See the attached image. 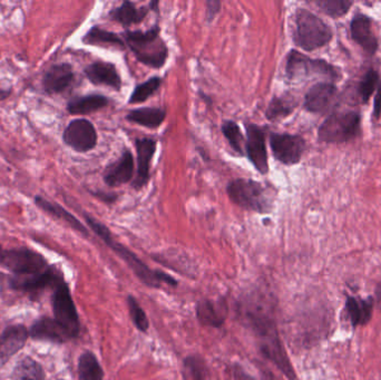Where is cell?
<instances>
[{
	"mask_svg": "<svg viewBox=\"0 0 381 380\" xmlns=\"http://www.w3.org/2000/svg\"><path fill=\"white\" fill-rule=\"evenodd\" d=\"M196 316L202 325L217 328L225 321L224 306H221L220 302L204 299L196 306Z\"/></svg>",
	"mask_w": 381,
	"mask_h": 380,
	"instance_id": "d4e9b609",
	"label": "cell"
},
{
	"mask_svg": "<svg viewBox=\"0 0 381 380\" xmlns=\"http://www.w3.org/2000/svg\"><path fill=\"white\" fill-rule=\"evenodd\" d=\"M338 86L330 82H319L307 92L303 108L309 113L324 114L337 99Z\"/></svg>",
	"mask_w": 381,
	"mask_h": 380,
	"instance_id": "5bb4252c",
	"label": "cell"
},
{
	"mask_svg": "<svg viewBox=\"0 0 381 380\" xmlns=\"http://www.w3.org/2000/svg\"><path fill=\"white\" fill-rule=\"evenodd\" d=\"M82 42L92 46H104V48H115L117 50H124L125 43L122 41L121 37L116 34L105 31L99 26H94L86 33L82 38Z\"/></svg>",
	"mask_w": 381,
	"mask_h": 380,
	"instance_id": "83f0119b",
	"label": "cell"
},
{
	"mask_svg": "<svg viewBox=\"0 0 381 380\" xmlns=\"http://www.w3.org/2000/svg\"><path fill=\"white\" fill-rule=\"evenodd\" d=\"M157 141L148 138H138L135 142L138 152V172L132 183L135 190H142L150 181L152 160L157 151Z\"/></svg>",
	"mask_w": 381,
	"mask_h": 380,
	"instance_id": "9a60e30c",
	"label": "cell"
},
{
	"mask_svg": "<svg viewBox=\"0 0 381 380\" xmlns=\"http://www.w3.org/2000/svg\"><path fill=\"white\" fill-rule=\"evenodd\" d=\"M184 366L189 372L192 380H206L208 378V368L204 363L198 356H189L184 360Z\"/></svg>",
	"mask_w": 381,
	"mask_h": 380,
	"instance_id": "8d00e7d4",
	"label": "cell"
},
{
	"mask_svg": "<svg viewBox=\"0 0 381 380\" xmlns=\"http://www.w3.org/2000/svg\"><path fill=\"white\" fill-rule=\"evenodd\" d=\"M161 84H162V78H152L146 80L145 83L136 86L129 97V104L145 102L159 89Z\"/></svg>",
	"mask_w": 381,
	"mask_h": 380,
	"instance_id": "e575fe53",
	"label": "cell"
},
{
	"mask_svg": "<svg viewBox=\"0 0 381 380\" xmlns=\"http://www.w3.org/2000/svg\"><path fill=\"white\" fill-rule=\"evenodd\" d=\"M63 284L61 278L52 268H48L43 272L33 275V276H22L13 279V286L16 289L26 290V291H38L45 289L47 286H58Z\"/></svg>",
	"mask_w": 381,
	"mask_h": 380,
	"instance_id": "ffe728a7",
	"label": "cell"
},
{
	"mask_svg": "<svg viewBox=\"0 0 381 380\" xmlns=\"http://www.w3.org/2000/svg\"><path fill=\"white\" fill-rule=\"evenodd\" d=\"M86 78L95 85H105L121 91L122 78L115 65L108 61H95L85 68Z\"/></svg>",
	"mask_w": 381,
	"mask_h": 380,
	"instance_id": "ac0fdd59",
	"label": "cell"
},
{
	"mask_svg": "<svg viewBox=\"0 0 381 380\" xmlns=\"http://www.w3.org/2000/svg\"><path fill=\"white\" fill-rule=\"evenodd\" d=\"M285 75L292 82L319 78L336 84L343 78V72L339 67L326 59L311 58L296 50H290L287 56Z\"/></svg>",
	"mask_w": 381,
	"mask_h": 380,
	"instance_id": "5b68a950",
	"label": "cell"
},
{
	"mask_svg": "<svg viewBox=\"0 0 381 380\" xmlns=\"http://www.w3.org/2000/svg\"><path fill=\"white\" fill-rule=\"evenodd\" d=\"M150 7L144 6V7L138 8V6L132 1H124L120 7H116L110 11V18L120 22L124 27H129V26L142 22L148 14Z\"/></svg>",
	"mask_w": 381,
	"mask_h": 380,
	"instance_id": "7402d4cb",
	"label": "cell"
},
{
	"mask_svg": "<svg viewBox=\"0 0 381 380\" xmlns=\"http://www.w3.org/2000/svg\"><path fill=\"white\" fill-rule=\"evenodd\" d=\"M97 198H101L103 201L107 202V203H112L115 200L116 196H112V194H104V193H94Z\"/></svg>",
	"mask_w": 381,
	"mask_h": 380,
	"instance_id": "b9f144b4",
	"label": "cell"
},
{
	"mask_svg": "<svg viewBox=\"0 0 381 380\" xmlns=\"http://www.w3.org/2000/svg\"><path fill=\"white\" fill-rule=\"evenodd\" d=\"M123 37L140 63L152 68L164 66L168 50L162 37L159 36V26H154L146 31H125Z\"/></svg>",
	"mask_w": 381,
	"mask_h": 380,
	"instance_id": "277c9868",
	"label": "cell"
},
{
	"mask_svg": "<svg viewBox=\"0 0 381 380\" xmlns=\"http://www.w3.org/2000/svg\"><path fill=\"white\" fill-rule=\"evenodd\" d=\"M11 93H13V89L11 87H7V86L1 85L0 83V101H3V99L8 98L10 96Z\"/></svg>",
	"mask_w": 381,
	"mask_h": 380,
	"instance_id": "60d3db41",
	"label": "cell"
},
{
	"mask_svg": "<svg viewBox=\"0 0 381 380\" xmlns=\"http://www.w3.org/2000/svg\"><path fill=\"white\" fill-rule=\"evenodd\" d=\"M28 332L22 326H13L0 336V366L22 349L27 340Z\"/></svg>",
	"mask_w": 381,
	"mask_h": 380,
	"instance_id": "d6986e66",
	"label": "cell"
},
{
	"mask_svg": "<svg viewBox=\"0 0 381 380\" xmlns=\"http://www.w3.org/2000/svg\"><path fill=\"white\" fill-rule=\"evenodd\" d=\"M234 376H236V380H257L255 378L247 375V372H243L242 370H239V368H236V370H234Z\"/></svg>",
	"mask_w": 381,
	"mask_h": 380,
	"instance_id": "ab89813d",
	"label": "cell"
},
{
	"mask_svg": "<svg viewBox=\"0 0 381 380\" xmlns=\"http://www.w3.org/2000/svg\"><path fill=\"white\" fill-rule=\"evenodd\" d=\"M85 217L86 222L88 226H91V229L93 230L101 239L106 243L110 249H112L115 254L124 261L127 262L135 275L140 278L141 282L143 284H145L146 286H151V288H159L161 284H168L170 286H176L175 279L168 276L166 273L161 272V271L151 270L148 265L138 259V256L133 254L132 251L127 249V247H124L121 243H118L117 241L114 240L112 237L110 230L107 229L104 224H101L96 219L93 218L91 215L84 214Z\"/></svg>",
	"mask_w": 381,
	"mask_h": 380,
	"instance_id": "7a4b0ae2",
	"label": "cell"
},
{
	"mask_svg": "<svg viewBox=\"0 0 381 380\" xmlns=\"http://www.w3.org/2000/svg\"><path fill=\"white\" fill-rule=\"evenodd\" d=\"M298 106L296 98L291 95H282V96L272 98L269 106L266 108V119L269 121H278V119H285L294 113Z\"/></svg>",
	"mask_w": 381,
	"mask_h": 380,
	"instance_id": "f1b7e54d",
	"label": "cell"
},
{
	"mask_svg": "<svg viewBox=\"0 0 381 380\" xmlns=\"http://www.w3.org/2000/svg\"><path fill=\"white\" fill-rule=\"evenodd\" d=\"M247 317L255 336L258 337L261 353L271 360L285 374V377L290 380L296 379V372L280 340L275 321L261 309H249Z\"/></svg>",
	"mask_w": 381,
	"mask_h": 380,
	"instance_id": "6da1fadb",
	"label": "cell"
},
{
	"mask_svg": "<svg viewBox=\"0 0 381 380\" xmlns=\"http://www.w3.org/2000/svg\"><path fill=\"white\" fill-rule=\"evenodd\" d=\"M3 249H1V247H0V263H1V261H3Z\"/></svg>",
	"mask_w": 381,
	"mask_h": 380,
	"instance_id": "ee69618b",
	"label": "cell"
},
{
	"mask_svg": "<svg viewBox=\"0 0 381 380\" xmlns=\"http://www.w3.org/2000/svg\"><path fill=\"white\" fill-rule=\"evenodd\" d=\"M1 265L20 276H33L46 270V261L29 249H14L3 254Z\"/></svg>",
	"mask_w": 381,
	"mask_h": 380,
	"instance_id": "30bf717a",
	"label": "cell"
},
{
	"mask_svg": "<svg viewBox=\"0 0 381 380\" xmlns=\"http://www.w3.org/2000/svg\"><path fill=\"white\" fill-rule=\"evenodd\" d=\"M333 39V31L322 18L305 8L294 14V42L305 52L326 48Z\"/></svg>",
	"mask_w": 381,
	"mask_h": 380,
	"instance_id": "3957f363",
	"label": "cell"
},
{
	"mask_svg": "<svg viewBox=\"0 0 381 380\" xmlns=\"http://www.w3.org/2000/svg\"><path fill=\"white\" fill-rule=\"evenodd\" d=\"M380 80V74L377 69L373 67L367 69V72L357 86V95L361 104H367L371 101V96L378 87Z\"/></svg>",
	"mask_w": 381,
	"mask_h": 380,
	"instance_id": "4dcf8cb0",
	"label": "cell"
},
{
	"mask_svg": "<svg viewBox=\"0 0 381 380\" xmlns=\"http://www.w3.org/2000/svg\"><path fill=\"white\" fill-rule=\"evenodd\" d=\"M134 175V157L132 152L125 151L115 163L106 168L104 182L110 188H117L132 181Z\"/></svg>",
	"mask_w": 381,
	"mask_h": 380,
	"instance_id": "e0dca14e",
	"label": "cell"
},
{
	"mask_svg": "<svg viewBox=\"0 0 381 380\" xmlns=\"http://www.w3.org/2000/svg\"><path fill=\"white\" fill-rule=\"evenodd\" d=\"M373 300H376L377 306L381 310V282L377 284L376 291H375V299Z\"/></svg>",
	"mask_w": 381,
	"mask_h": 380,
	"instance_id": "7bdbcfd3",
	"label": "cell"
},
{
	"mask_svg": "<svg viewBox=\"0 0 381 380\" xmlns=\"http://www.w3.org/2000/svg\"><path fill=\"white\" fill-rule=\"evenodd\" d=\"M127 305H129V316L132 318L135 327L142 332H146L148 330V327H150V323H148L146 314L143 310L142 307L140 306V303L133 295H129L127 297Z\"/></svg>",
	"mask_w": 381,
	"mask_h": 380,
	"instance_id": "d590c367",
	"label": "cell"
},
{
	"mask_svg": "<svg viewBox=\"0 0 381 380\" xmlns=\"http://www.w3.org/2000/svg\"><path fill=\"white\" fill-rule=\"evenodd\" d=\"M350 36L369 56L376 55L379 50V39L373 31V20L371 16L356 13L350 22Z\"/></svg>",
	"mask_w": 381,
	"mask_h": 380,
	"instance_id": "4fadbf2b",
	"label": "cell"
},
{
	"mask_svg": "<svg viewBox=\"0 0 381 380\" xmlns=\"http://www.w3.org/2000/svg\"><path fill=\"white\" fill-rule=\"evenodd\" d=\"M74 80V71L69 64H56L52 65L45 74L43 87L47 94H61L71 87Z\"/></svg>",
	"mask_w": 381,
	"mask_h": 380,
	"instance_id": "2e32d148",
	"label": "cell"
},
{
	"mask_svg": "<svg viewBox=\"0 0 381 380\" xmlns=\"http://www.w3.org/2000/svg\"><path fill=\"white\" fill-rule=\"evenodd\" d=\"M110 99L103 95H86L75 97L67 104V110L73 115H87L106 108Z\"/></svg>",
	"mask_w": 381,
	"mask_h": 380,
	"instance_id": "cb8c5ba5",
	"label": "cell"
},
{
	"mask_svg": "<svg viewBox=\"0 0 381 380\" xmlns=\"http://www.w3.org/2000/svg\"><path fill=\"white\" fill-rule=\"evenodd\" d=\"M206 6H208L206 18H208V22H212L215 16L219 14L220 9H221V3L220 1H208Z\"/></svg>",
	"mask_w": 381,
	"mask_h": 380,
	"instance_id": "f35d334b",
	"label": "cell"
},
{
	"mask_svg": "<svg viewBox=\"0 0 381 380\" xmlns=\"http://www.w3.org/2000/svg\"><path fill=\"white\" fill-rule=\"evenodd\" d=\"M63 140L66 145L75 151L86 153L96 146V129L88 119H74L64 131Z\"/></svg>",
	"mask_w": 381,
	"mask_h": 380,
	"instance_id": "8fae6325",
	"label": "cell"
},
{
	"mask_svg": "<svg viewBox=\"0 0 381 380\" xmlns=\"http://www.w3.org/2000/svg\"><path fill=\"white\" fill-rule=\"evenodd\" d=\"M270 146L275 160L289 166L299 164L307 149L305 138L288 133H272L270 136Z\"/></svg>",
	"mask_w": 381,
	"mask_h": 380,
	"instance_id": "ba28073f",
	"label": "cell"
},
{
	"mask_svg": "<svg viewBox=\"0 0 381 380\" xmlns=\"http://www.w3.org/2000/svg\"><path fill=\"white\" fill-rule=\"evenodd\" d=\"M313 3L326 16L339 20L348 14L354 3L350 0H315Z\"/></svg>",
	"mask_w": 381,
	"mask_h": 380,
	"instance_id": "1f68e13d",
	"label": "cell"
},
{
	"mask_svg": "<svg viewBox=\"0 0 381 380\" xmlns=\"http://www.w3.org/2000/svg\"><path fill=\"white\" fill-rule=\"evenodd\" d=\"M166 117V112L161 108H143L133 110L127 114V121L148 129L161 126Z\"/></svg>",
	"mask_w": 381,
	"mask_h": 380,
	"instance_id": "484cf974",
	"label": "cell"
},
{
	"mask_svg": "<svg viewBox=\"0 0 381 380\" xmlns=\"http://www.w3.org/2000/svg\"><path fill=\"white\" fill-rule=\"evenodd\" d=\"M222 133L236 154L243 156L245 154V138L238 123L225 121L222 125Z\"/></svg>",
	"mask_w": 381,
	"mask_h": 380,
	"instance_id": "d6a6232c",
	"label": "cell"
},
{
	"mask_svg": "<svg viewBox=\"0 0 381 380\" xmlns=\"http://www.w3.org/2000/svg\"><path fill=\"white\" fill-rule=\"evenodd\" d=\"M52 306L56 321L69 332L71 338L76 337L80 332V320L69 286L64 282L56 286Z\"/></svg>",
	"mask_w": 381,
	"mask_h": 380,
	"instance_id": "9c48e42d",
	"label": "cell"
},
{
	"mask_svg": "<svg viewBox=\"0 0 381 380\" xmlns=\"http://www.w3.org/2000/svg\"><path fill=\"white\" fill-rule=\"evenodd\" d=\"M80 380H103L104 372L97 360L96 356L86 351L80 356L78 363Z\"/></svg>",
	"mask_w": 381,
	"mask_h": 380,
	"instance_id": "f546056e",
	"label": "cell"
},
{
	"mask_svg": "<svg viewBox=\"0 0 381 380\" xmlns=\"http://www.w3.org/2000/svg\"><path fill=\"white\" fill-rule=\"evenodd\" d=\"M373 119L376 122L381 119V80L379 82L378 87H377L375 98H373Z\"/></svg>",
	"mask_w": 381,
	"mask_h": 380,
	"instance_id": "74e56055",
	"label": "cell"
},
{
	"mask_svg": "<svg viewBox=\"0 0 381 380\" xmlns=\"http://www.w3.org/2000/svg\"><path fill=\"white\" fill-rule=\"evenodd\" d=\"M229 198L236 205L254 212L269 213L273 201L269 191L261 183L253 180L236 179L229 183L227 188Z\"/></svg>",
	"mask_w": 381,
	"mask_h": 380,
	"instance_id": "52a82bcc",
	"label": "cell"
},
{
	"mask_svg": "<svg viewBox=\"0 0 381 380\" xmlns=\"http://www.w3.org/2000/svg\"><path fill=\"white\" fill-rule=\"evenodd\" d=\"M31 335L36 339H45L57 342H63L71 338L69 332L55 319L50 318H43L37 321L31 328Z\"/></svg>",
	"mask_w": 381,
	"mask_h": 380,
	"instance_id": "603a6c76",
	"label": "cell"
},
{
	"mask_svg": "<svg viewBox=\"0 0 381 380\" xmlns=\"http://www.w3.org/2000/svg\"><path fill=\"white\" fill-rule=\"evenodd\" d=\"M373 298L362 299L360 297L348 295L346 299V312L354 328L366 326L371 318L373 312Z\"/></svg>",
	"mask_w": 381,
	"mask_h": 380,
	"instance_id": "44dd1931",
	"label": "cell"
},
{
	"mask_svg": "<svg viewBox=\"0 0 381 380\" xmlns=\"http://www.w3.org/2000/svg\"><path fill=\"white\" fill-rule=\"evenodd\" d=\"M15 380H44V372L37 361L26 358L16 367Z\"/></svg>",
	"mask_w": 381,
	"mask_h": 380,
	"instance_id": "836d02e7",
	"label": "cell"
},
{
	"mask_svg": "<svg viewBox=\"0 0 381 380\" xmlns=\"http://www.w3.org/2000/svg\"><path fill=\"white\" fill-rule=\"evenodd\" d=\"M3 275H0V288H1V286H3Z\"/></svg>",
	"mask_w": 381,
	"mask_h": 380,
	"instance_id": "f6af8a7d",
	"label": "cell"
},
{
	"mask_svg": "<svg viewBox=\"0 0 381 380\" xmlns=\"http://www.w3.org/2000/svg\"><path fill=\"white\" fill-rule=\"evenodd\" d=\"M362 134V117L358 110H335L321 123L318 141L326 144H345Z\"/></svg>",
	"mask_w": 381,
	"mask_h": 380,
	"instance_id": "8992f818",
	"label": "cell"
},
{
	"mask_svg": "<svg viewBox=\"0 0 381 380\" xmlns=\"http://www.w3.org/2000/svg\"><path fill=\"white\" fill-rule=\"evenodd\" d=\"M247 140H245V154L250 162L258 170L259 173L269 172V159L266 152V133L257 124H247Z\"/></svg>",
	"mask_w": 381,
	"mask_h": 380,
	"instance_id": "7c38bea8",
	"label": "cell"
},
{
	"mask_svg": "<svg viewBox=\"0 0 381 380\" xmlns=\"http://www.w3.org/2000/svg\"><path fill=\"white\" fill-rule=\"evenodd\" d=\"M35 203L37 204V207L44 210L45 212L50 213L52 217L66 222L73 229L80 232L82 235H88L87 229L80 224V221L77 220L74 215L69 213L63 207H61L59 204L55 203V202L47 201L46 198H41V196H36Z\"/></svg>",
	"mask_w": 381,
	"mask_h": 380,
	"instance_id": "4316f807",
	"label": "cell"
}]
</instances>
